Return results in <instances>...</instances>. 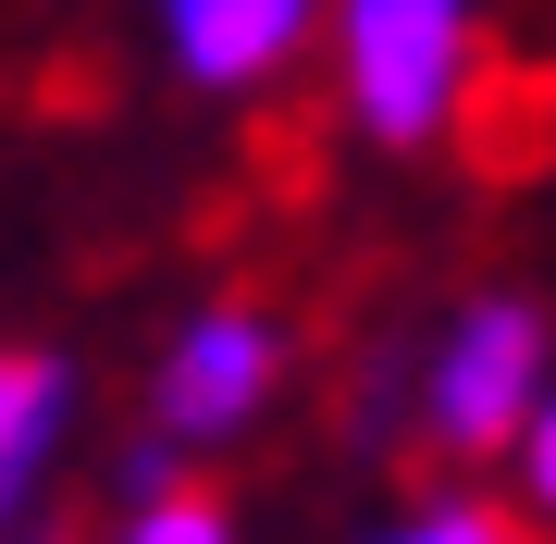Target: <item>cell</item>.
I'll return each mask as SVG.
<instances>
[{
    "instance_id": "5",
    "label": "cell",
    "mask_w": 556,
    "mask_h": 544,
    "mask_svg": "<svg viewBox=\"0 0 556 544\" xmlns=\"http://www.w3.org/2000/svg\"><path fill=\"white\" fill-rule=\"evenodd\" d=\"M75 359L62 346H0V544H50V470L75 433Z\"/></svg>"
},
{
    "instance_id": "2",
    "label": "cell",
    "mask_w": 556,
    "mask_h": 544,
    "mask_svg": "<svg viewBox=\"0 0 556 544\" xmlns=\"http://www.w3.org/2000/svg\"><path fill=\"white\" fill-rule=\"evenodd\" d=\"M556 383V334H544V298L519 284H482L470 309H445V334L408 359V396H420V433L445 458H507L519 421L544 408Z\"/></svg>"
},
{
    "instance_id": "6",
    "label": "cell",
    "mask_w": 556,
    "mask_h": 544,
    "mask_svg": "<svg viewBox=\"0 0 556 544\" xmlns=\"http://www.w3.org/2000/svg\"><path fill=\"white\" fill-rule=\"evenodd\" d=\"M112 544H248L236 532V507H223L211 483H174V495H149V507H124Z\"/></svg>"
},
{
    "instance_id": "8",
    "label": "cell",
    "mask_w": 556,
    "mask_h": 544,
    "mask_svg": "<svg viewBox=\"0 0 556 544\" xmlns=\"http://www.w3.org/2000/svg\"><path fill=\"white\" fill-rule=\"evenodd\" d=\"M507 458H519V507L556 532V383H544V408H532V421H519V445H507Z\"/></svg>"
},
{
    "instance_id": "4",
    "label": "cell",
    "mask_w": 556,
    "mask_h": 544,
    "mask_svg": "<svg viewBox=\"0 0 556 544\" xmlns=\"http://www.w3.org/2000/svg\"><path fill=\"white\" fill-rule=\"evenodd\" d=\"M321 38V0H161V50L199 100H248Z\"/></svg>"
},
{
    "instance_id": "1",
    "label": "cell",
    "mask_w": 556,
    "mask_h": 544,
    "mask_svg": "<svg viewBox=\"0 0 556 544\" xmlns=\"http://www.w3.org/2000/svg\"><path fill=\"white\" fill-rule=\"evenodd\" d=\"M334 38L346 124L371 149H445V124L470 112V62H482V0H321Z\"/></svg>"
},
{
    "instance_id": "7",
    "label": "cell",
    "mask_w": 556,
    "mask_h": 544,
    "mask_svg": "<svg viewBox=\"0 0 556 544\" xmlns=\"http://www.w3.org/2000/svg\"><path fill=\"white\" fill-rule=\"evenodd\" d=\"M371 544H519V520L495 495H420V507H396Z\"/></svg>"
},
{
    "instance_id": "3",
    "label": "cell",
    "mask_w": 556,
    "mask_h": 544,
    "mask_svg": "<svg viewBox=\"0 0 556 544\" xmlns=\"http://www.w3.org/2000/svg\"><path fill=\"white\" fill-rule=\"evenodd\" d=\"M285 359H298V334H285L260 298L186 309V322L161 334V371H149V445L186 470V458H211V445L260 433V408L285 396Z\"/></svg>"
}]
</instances>
